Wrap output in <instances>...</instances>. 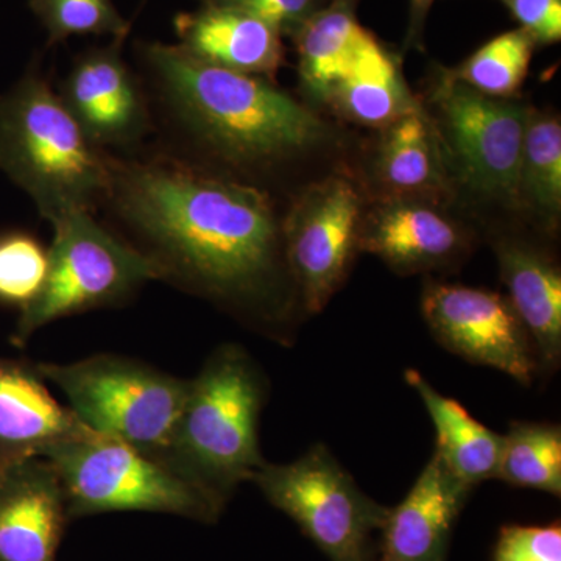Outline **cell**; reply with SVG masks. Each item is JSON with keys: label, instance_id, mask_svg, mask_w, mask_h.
Returning a JSON list of instances; mask_svg holds the SVG:
<instances>
[{"label": "cell", "instance_id": "14", "mask_svg": "<svg viewBox=\"0 0 561 561\" xmlns=\"http://www.w3.org/2000/svg\"><path fill=\"white\" fill-rule=\"evenodd\" d=\"M69 523L49 461L33 457L0 471V561H57Z\"/></svg>", "mask_w": 561, "mask_h": 561}, {"label": "cell", "instance_id": "26", "mask_svg": "<svg viewBox=\"0 0 561 561\" xmlns=\"http://www.w3.org/2000/svg\"><path fill=\"white\" fill-rule=\"evenodd\" d=\"M28 5L46 28L50 44L84 35L125 38L130 32V24L111 0H28Z\"/></svg>", "mask_w": 561, "mask_h": 561}, {"label": "cell", "instance_id": "6", "mask_svg": "<svg viewBox=\"0 0 561 561\" xmlns=\"http://www.w3.org/2000/svg\"><path fill=\"white\" fill-rule=\"evenodd\" d=\"M35 367L68 398L70 412L88 430L162 460L190 381L113 354Z\"/></svg>", "mask_w": 561, "mask_h": 561}, {"label": "cell", "instance_id": "18", "mask_svg": "<svg viewBox=\"0 0 561 561\" xmlns=\"http://www.w3.org/2000/svg\"><path fill=\"white\" fill-rule=\"evenodd\" d=\"M173 25L181 49L209 65L271 80L283 66V36L241 11L201 5Z\"/></svg>", "mask_w": 561, "mask_h": 561}, {"label": "cell", "instance_id": "24", "mask_svg": "<svg viewBox=\"0 0 561 561\" xmlns=\"http://www.w3.org/2000/svg\"><path fill=\"white\" fill-rule=\"evenodd\" d=\"M496 479L561 496V427L556 423L515 421L502 435Z\"/></svg>", "mask_w": 561, "mask_h": 561}, {"label": "cell", "instance_id": "20", "mask_svg": "<svg viewBox=\"0 0 561 561\" xmlns=\"http://www.w3.org/2000/svg\"><path fill=\"white\" fill-rule=\"evenodd\" d=\"M445 157L434 121L416 103L383 127L379 179L393 197H434L448 190Z\"/></svg>", "mask_w": 561, "mask_h": 561}, {"label": "cell", "instance_id": "10", "mask_svg": "<svg viewBox=\"0 0 561 561\" xmlns=\"http://www.w3.org/2000/svg\"><path fill=\"white\" fill-rule=\"evenodd\" d=\"M362 201L343 176L312 184L280 225L284 260L302 311L319 313L341 289L359 251Z\"/></svg>", "mask_w": 561, "mask_h": 561}, {"label": "cell", "instance_id": "15", "mask_svg": "<svg viewBox=\"0 0 561 561\" xmlns=\"http://www.w3.org/2000/svg\"><path fill=\"white\" fill-rule=\"evenodd\" d=\"M437 454L420 472L379 531L376 561H446L457 519L471 496Z\"/></svg>", "mask_w": 561, "mask_h": 561}, {"label": "cell", "instance_id": "29", "mask_svg": "<svg viewBox=\"0 0 561 561\" xmlns=\"http://www.w3.org/2000/svg\"><path fill=\"white\" fill-rule=\"evenodd\" d=\"M202 5L241 11L271 25L280 36H294L328 0H198Z\"/></svg>", "mask_w": 561, "mask_h": 561}, {"label": "cell", "instance_id": "2", "mask_svg": "<svg viewBox=\"0 0 561 561\" xmlns=\"http://www.w3.org/2000/svg\"><path fill=\"white\" fill-rule=\"evenodd\" d=\"M142 51L176 114L227 160L268 164L324 138L323 122L271 79L209 65L171 44Z\"/></svg>", "mask_w": 561, "mask_h": 561}, {"label": "cell", "instance_id": "8", "mask_svg": "<svg viewBox=\"0 0 561 561\" xmlns=\"http://www.w3.org/2000/svg\"><path fill=\"white\" fill-rule=\"evenodd\" d=\"M250 482L330 561H376L389 507L368 496L328 446L317 443L289 463L264 461Z\"/></svg>", "mask_w": 561, "mask_h": 561}, {"label": "cell", "instance_id": "5", "mask_svg": "<svg viewBox=\"0 0 561 561\" xmlns=\"http://www.w3.org/2000/svg\"><path fill=\"white\" fill-rule=\"evenodd\" d=\"M43 459L60 478L70 522L111 512H149L214 524L227 507L164 460L102 435L51 446Z\"/></svg>", "mask_w": 561, "mask_h": 561}, {"label": "cell", "instance_id": "4", "mask_svg": "<svg viewBox=\"0 0 561 561\" xmlns=\"http://www.w3.org/2000/svg\"><path fill=\"white\" fill-rule=\"evenodd\" d=\"M95 147L39 73H25L0 94V171L44 219L91 210L110 194L113 162Z\"/></svg>", "mask_w": 561, "mask_h": 561}, {"label": "cell", "instance_id": "22", "mask_svg": "<svg viewBox=\"0 0 561 561\" xmlns=\"http://www.w3.org/2000/svg\"><path fill=\"white\" fill-rule=\"evenodd\" d=\"M357 0H328L291 38L297 46L302 83L327 98L370 32L357 20Z\"/></svg>", "mask_w": 561, "mask_h": 561}, {"label": "cell", "instance_id": "9", "mask_svg": "<svg viewBox=\"0 0 561 561\" xmlns=\"http://www.w3.org/2000/svg\"><path fill=\"white\" fill-rule=\"evenodd\" d=\"M443 150L470 190L516 205L529 108L481 94L443 70L432 95Z\"/></svg>", "mask_w": 561, "mask_h": 561}, {"label": "cell", "instance_id": "17", "mask_svg": "<svg viewBox=\"0 0 561 561\" xmlns=\"http://www.w3.org/2000/svg\"><path fill=\"white\" fill-rule=\"evenodd\" d=\"M507 298L529 331L540 375L561 365V272L548 251L518 238L494 242Z\"/></svg>", "mask_w": 561, "mask_h": 561}, {"label": "cell", "instance_id": "19", "mask_svg": "<svg viewBox=\"0 0 561 561\" xmlns=\"http://www.w3.org/2000/svg\"><path fill=\"white\" fill-rule=\"evenodd\" d=\"M404 379L426 405L437 434L434 453L454 478L472 490L496 479L502 435L476 420L459 401L435 390L419 370L409 368Z\"/></svg>", "mask_w": 561, "mask_h": 561}, {"label": "cell", "instance_id": "30", "mask_svg": "<svg viewBox=\"0 0 561 561\" xmlns=\"http://www.w3.org/2000/svg\"><path fill=\"white\" fill-rule=\"evenodd\" d=\"M537 46L561 39V0H501Z\"/></svg>", "mask_w": 561, "mask_h": 561}, {"label": "cell", "instance_id": "12", "mask_svg": "<svg viewBox=\"0 0 561 561\" xmlns=\"http://www.w3.org/2000/svg\"><path fill=\"white\" fill-rule=\"evenodd\" d=\"M470 250L471 236L420 198L394 197L362 217L359 251L401 275L451 267Z\"/></svg>", "mask_w": 561, "mask_h": 561}, {"label": "cell", "instance_id": "21", "mask_svg": "<svg viewBox=\"0 0 561 561\" xmlns=\"http://www.w3.org/2000/svg\"><path fill=\"white\" fill-rule=\"evenodd\" d=\"M324 99L348 119L381 128L416 105L400 62L371 32Z\"/></svg>", "mask_w": 561, "mask_h": 561}, {"label": "cell", "instance_id": "13", "mask_svg": "<svg viewBox=\"0 0 561 561\" xmlns=\"http://www.w3.org/2000/svg\"><path fill=\"white\" fill-rule=\"evenodd\" d=\"M122 39L81 55L61 87V102L95 146L131 142L147 128L146 102L122 58Z\"/></svg>", "mask_w": 561, "mask_h": 561}, {"label": "cell", "instance_id": "27", "mask_svg": "<svg viewBox=\"0 0 561 561\" xmlns=\"http://www.w3.org/2000/svg\"><path fill=\"white\" fill-rule=\"evenodd\" d=\"M49 250L25 232L0 236V302L25 309L43 289Z\"/></svg>", "mask_w": 561, "mask_h": 561}, {"label": "cell", "instance_id": "31", "mask_svg": "<svg viewBox=\"0 0 561 561\" xmlns=\"http://www.w3.org/2000/svg\"><path fill=\"white\" fill-rule=\"evenodd\" d=\"M435 0H411V25H409V41L419 44L423 35L424 22Z\"/></svg>", "mask_w": 561, "mask_h": 561}, {"label": "cell", "instance_id": "1", "mask_svg": "<svg viewBox=\"0 0 561 561\" xmlns=\"http://www.w3.org/2000/svg\"><path fill=\"white\" fill-rule=\"evenodd\" d=\"M168 275L283 328L298 300L280 225L262 192L172 162L114 164L110 194Z\"/></svg>", "mask_w": 561, "mask_h": 561}, {"label": "cell", "instance_id": "23", "mask_svg": "<svg viewBox=\"0 0 561 561\" xmlns=\"http://www.w3.org/2000/svg\"><path fill=\"white\" fill-rule=\"evenodd\" d=\"M516 205L530 209L542 227L556 230L561 214V124L529 108L524 131Z\"/></svg>", "mask_w": 561, "mask_h": 561}, {"label": "cell", "instance_id": "11", "mask_svg": "<svg viewBox=\"0 0 561 561\" xmlns=\"http://www.w3.org/2000/svg\"><path fill=\"white\" fill-rule=\"evenodd\" d=\"M421 313L435 341L461 359L505 373L523 387L540 376L529 331L500 291L427 280Z\"/></svg>", "mask_w": 561, "mask_h": 561}, {"label": "cell", "instance_id": "28", "mask_svg": "<svg viewBox=\"0 0 561 561\" xmlns=\"http://www.w3.org/2000/svg\"><path fill=\"white\" fill-rule=\"evenodd\" d=\"M493 561H561V526L508 524L501 527Z\"/></svg>", "mask_w": 561, "mask_h": 561}, {"label": "cell", "instance_id": "16", "mask_svg": "<svg viewBox=\"0 0 561 561\" xmlns=\"http://www.w3.org/2000/svg\"><path fill=\"white\" fill-rule=\"evenodd\" d=\"M91 434L55 400L36 367L0 359V471Z\"/></svg>", "mask_w": 561, "mask_h": 561}, {"label": "cell", "instance_id": "7", "mask_svg": "<svg viewBox=\"0 0 561 561\" xmlns=\"http://www.w3.org/2000/svg\"><path fill=\"white\" fill-rule=\"evenodd\" d=\"M50 224L49 271L38 297L21 311L14 342H27L50 321L113 305L149 280L169 276L151 254L114 238L91 210H69Z\"/></svg>", "mask_w": 561, "mask_h": 561}, {"label": "cell", "instance_id": "25", "mask_svg": "<svg viewBox=\"0 0 561 561\" xmlns=\"http://www.w3.org/2000/svg\"><path fill=\"white\" fill-rule=\"evenodd\" d=\"M537 44L522 28L504 32L479 47L459 68L449 70L481 94L494 99L511 98L522 88Z\"/></svg>", "mask_w": 561, "mask_h": 561}, {"label": "cell", "instance_id": "3", "mask_svg": "<svg viewBox=\"0 0 561 561\" xmlns=\"http://www.w3.org/2000/svg\"><path fill=\"white\" fill-rule=\"evenodd\" d=\"M265 400L267 386L256 362L242 346H220L191 379L162 460L227 505L264 465L260 419Z\"/></svg>", "mask_w": 561, "mask_h": 561}]
</instances>
